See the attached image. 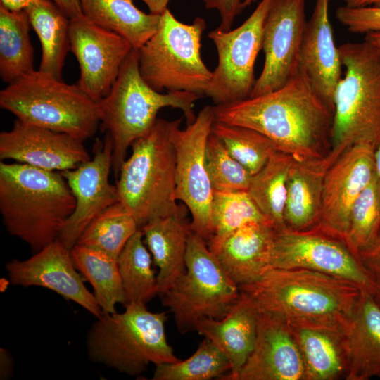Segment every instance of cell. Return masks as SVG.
<instances>
[{"mask_svg": "<svg viewBox=\"0 0 380 380\" xmlns=\"http://www.w3.org/2000/svg\"><path fill=\"white\" fill-rule=\"evenodd\" d=\"M70 51L80 67L79 87L94 101L106 96L133 49L120 34L97 25L83 14L70 19Z\"/></svg>", "mask_w": 380, "mask_h": 380, "instance_id": "obj_15", "label": "cell"}, {"mask_svg": "<svg viewBox=\"0 0 380 380\" xmlns=\"http://www.w3.org/2000/svg\"><path fill=\"white\" fill-rule=\"evenodd\" d=\"M293 157L277 151L264 167L253 175L247 190L262 213L276 228L284 224L287 179Z\"/></svg>", "mask_w": 380, "mask_h": 380, "instance_id": "obj_32", "label": "cell"}, {"mask_svg": "<svg viewBox=\"0 0 380 380\" xmlns=\"http://www.w3.org/2000/svg\"><path fill=\"white\" fill-rule=\"evenodd\" d=\"M5 267L13 285L45 288L78 304L96 318L103 315L94 293L87 289L74 265L70 249L58 239L29 258L13 259Z\"/></svg>", "mask_w": 380, "mask_h": 380, "instance_id": "obj_18", "label": "cell"}, {"mask_svg": "<svg viewBox=\"0 0 380 380\" xmlns=\"http://www.w3.org/2000/svg\"><path fill=\"white\" fill-rule=\"evenodd\" d=\"M208 9L218 11L221 22L217 29L229 31L236 17L243 9L241 0H201Z\"/></svg>", "mask_w": 380, "mask_h": 380, "instance_id": "obj_41", "label": "cell"}, {"mask_svg": "<svg viewBox=\"0 0 380 380\" xmlns=\"http://www.w3.org/2000/svg\"><path fill=\"white\" fill-rule=\"evenodd\" d=\"M360 260L380 289V234L374 245L360 255Z\"/></svg>", "mask_w": 380, "mask_h": 380, "instance_id": "obj_42", "label": "cell"}, {"mask_svg": "<svg viewBox=\"0 0 380 380\" xmlns=\"http://www.w3.org/2000/svg\"><path fill=\"white\" fill-rule=\"evenodd\" d=\"M275 226L251 222L207 243L229 278L239 286L258 279L271 267Z\"/></svg>", "mask_w": 380, "mask_h": 380, "instance_id": "obj_22", "label": "cell"}, {"mask_svg": "<svg viewBox=\"0 0 380 380\" xmlns=\"http://www.w3.org/2000/svg\"><path fill=\"white\" fill-rule=\"evenodd\" d=\"M124 306V312L103 314L89 328L86 344L92 362L139 376L150 363L180 360L167 340L166 312H152L143 303Z\"/></svg>", "mask_w": 380, "mask_h": 380, "instance_id": "obj_7", "label": "cell"}, {"mask_svg": "<svg viewBox=\"0 0 380 380\" xmlns=\"http://www.w3.org/2000/svg\"><path fill=\"white\" fill-rule=\"evenodd\" d=\"M70 18L83 15L80 0H51Z\"/></svg>", "mask_w": 380, "mask_h": 380, "instance_id": "obj_43", "label": "cell"}, {"mask_svg": "<svg viewBox=\"0 0 380 380\" xmlns=\"http://www.w3.org/2000/svg\"><path fill=\"white\" fill-rule=\"evenodd\" d=\"M125 293L124 305L146 304L158 295L157 276L152 269L151 253L139 229L129 239L118 258Z\"/></svg>", "mask_w": 380, "mask_h": 380, "instance_id": "obj_33", "label": "cell"}, {"mask_svg": "<svg viewBox=\"0 0 380 380\" xmlns=\"http://www.w3.org/2000/svg\"><path fill=\"white\" fill-rule=\"evenodd\" d=\"M272 0H260L250 16L229 31L217 28L208 34L215 45L218 62L205 96L215 105L250 97L256 80L254 65L262 49L264 21Z\"/></svg>", "mask_w": 380, "mask_h": 380, "instance_id": "obj_13", "label": "cell"}, {"mask_svg": "<svg viewBox=\"0 0 380 380\" xmlns=\"http://www.w3.org/2000/svg\"><path fill=\"white\" fill-rule=\"evenodd\" d=\"M329 0H316L307 21L298 59V70L334 111L335 91L341 76V60L329 17Z\"/></svg>", "mask_w": 380, "mask_h": 380, "instance_id": "obj_21", "label": "cell"}, {"mask_svg": "<svg viewBox=\"0 0 380 380\" xmlns=\"http://www.w3.org/2000/svg\"><path fill=\"white\" fill-rule=\"evenodd\" d=\"M374 149L369 144L354 145L328 168L323 184L320 219L315 229L344 240L352 206L376 175Z\"/></svg>", "mask_w": 380, "mask_h": 380, "instance_id": "obj_16", "label": "cell"}, {"mask_svg": "<svg viewBox=\"0 0 380 380\" xmlns=\"http://www.w3.org/2000/svg\"><path fill=\"white\" fill-rule=\"evenodd\" d=\"M32 0H0V6L11 11H23Z\"/></svg>", "mask_w": 380, "mask_h": 380, "instance_id": "obj_46", "label": "cell"}, {"mask_svg": "<svg viewBox=\"0 0 380 380\" xmlns=\"http://www.w3.org/2000/svg\"><path fill=\"white\" fill-rule=\"evenodd\" d=\"M75 207L61 172L0 163V214L9 234L33 253L57 240Z\"/></svg>", "mask_w": 380, "mask_h": 380, "instance_id": "obj_2", "label": "cell"}, {"mask_svg": "<svg viewBox=\"0 0 380 380\" xmlns=\"http://www.w3.org/2000/svg\"><path fill=\"white\" fill-rule=\"evenodd\" d=\"M271 267L305 269L349 281L375 296L380 289L346 243L315 229L276 228Z\"/></svg>", "mask_w": 380, "mask_h": 380, "instance_id": "obj_12", "label": "cell"}, {"mask_svg": "<svg viewBox=\"0 0 380 380\" xmlns=\"http://www.w3.org/2000/svg\"><path fill=\"white\" fill-rule=\"evenodd\" d=\"M374 299L378 305L380 307V291L374 296Z\"/></svg>", "mask_w": 380, "mask_h": 380, "instance_id": "obj_51", "label": "cell"}, {"mask_svg": "<svg viewBox=\"0 0 380 380\" xmlns=\"http://www.w3.org/2000/svg\"><path fill=\"white\" fill-rule=\"evenodd\" d=\"M203 97L184 91L163 94L151 87L140 74L138 50L133 49L108 94L97 102L100 130L109 134L113 141V170L116 178L128 149L151 128L161 108L180 109L189 125L196 118L194 103Z\"/></svg>", "mask_w": 380, "mask_h": 380, "instance_id": "obj_4", "label": "cell"}, {"mask_svg": "<svg viewBox=\"0 0 380 380\" xmlns=\"http://www.w3.org/2000/svg\"><path fill=\"white\" fill-rule=\"evenodd\" d=\"M286 321L303 358L305 380L346 379L348 356L340 327L301 319Z\"/></svg>", "mask_w": 380, "mask_h": 380, "instance_id": "obj_23", "label": "cell"}, {"mask_svg": "<svg viewBox=\"0 0 380 380\" xmlns=\"http://www.w3.org/2000/svg\"><path fill=\"white\" fill-rule=\"evenodd\" d=\"M336 18L352 33L380 32L379 6L343 5L336 8Z\"/></svg>", "mask_w": 380, "mask_h": 380, "instance_id": "obj_40", "label": "cell"}, {"mask_svg": "<svg viewBox=\"0 0 380 380\" xmlns=\"http://www.w3.org/2000/svg\"><path fill=\"white\" fill-rule=\"evenodd\" d=\"M380 234V185L376 176L353 203L343 241L360 258Z\"/></svg>", "mask_w": 380, "mask_h": 380, "instance_id": "obj_35", "label": "cell"}, {"mask_svg": "<svg viewBox=\"0 0 380 380\" xmlns=\"http://www.w3.org/2000/svg\"><path fill=\"white\" fill-rule=\"evenodd\" d=\"M214 121L213 106H205L185 129H180V118L172 132L176 153L175 198L189 210L191 230L207 243L214 230L211 217L213 189L206 169L205 148Z\"/></svg>", "mask_w": 380, "mask_h": 380, "instance_id": "obj_11", "label": "cell"}, {"mask_svg": "<svg viewBox=\"0 0 380 380\" xmlns=\"http://www.w3.org/2000/svg\"><path fill=\"white\" fill-rule=\"evenodd\" d=\"M365 39L380 49V32L367 33Z\"/></svg>", "mask_w": 380, "mask_h": 380, "instance_id": "obj_49", "label": "cell"}, {"mask_svg": "<svg viewBox=\"0 0 380 380\" xmlns=\"http://www.w3.org/2000/svg\"><path fill=\"white\" fill-rule=\"evenodd\" d=\"M134 216L118 201L98 215L84 229L76 244L104 252L118 258L139 229Z\"/></svg>", "mask_w": 380, "mask_h": 380, "instance_id": "obj_34", "label": "cell"}, {"mask_svg": "<svg viewBox=\"0 0 380 380\" xmlns=\"http://www.w3.org/2000/svg\"><path fill=\"white\" fill-rule=\"evenodd\" d=\"M342 331L348 356L346 380L380 378V307L374 296L360 291Z\"/></svg>", "mask_w": 380, "mask_h": 380, "instance_id": "obj_25", "label": "cell"}, {"mask_svg": "<svg viewBox=\"0 0 380 380\" xmlns=\"http://www.w3.org/2000/svg\"><path fill=\"white\" fill-rule=\"evenodd\" d=\"M140 229L153 260L158 267L157 284L160 296L186 270L190 223L182 212L153 220Z\"/></svg>", "mask_w": 380, "mask_h": 380, "instance_id": "obj_27", "label": "cell"}, {"mask_svg": "<svg viewBox=\"0 0 380 380\" xmlns=\"http://www.w3.org/2000/svg\"><path fill=\"white\" fill-rule=\"evenodd\" d=\"M257 1L258 0H244L242 4L243 8H245L246 6H250L251 4Z\"/></svg>", "mask_w": 380, "mask_h": 380, "instance_id": "obj_50", "label": "cell"}, {"mask_svg": "<svg viewBox=\"0 0 380 380\" xmlns=\"http://www.w3.org/2000/svg\"><path fill=\"white\" fill-rule=\"evenodd\" d=\"M0 106L22 122L82 141L99 128L98 103L76 84L34 70L0 91Z\"/></svg>", "mask_w": 380, "mask_h": 380, "instance_id": "obj_8", "label": "cell"}, {"mask_svg": "<svg viewBox=\"0 0 380 380\" xmlns=\"http://www.w3.org/2000/svg\"><path fill=\"white\" fill-rule=\"evenodd\" d=\"M338 50L346 70L334 94L328 152L334 162L354 145L380 142V49L365 39Z\"/></svg>", "mask_w": 380, "mask_h": 380, "instance_id": "obj_6", "label": "cell"}, {"mask_svg": "<svg viewBox=\"0 0 380 380\" xmlns=\"http://www.w3.org/2000/svg\"><path fill=\"white\" fill-rule=\"evenodd\" d=\"M211 217L213 238L223 236L251 222L270 221L247 191L213 190Z\"/></svg>", "mask_w": 380, "mask_h": 380, "instance_id": "obj_38", "label": "cell"}, {"mask_svg": "<svg viewBox=\"0 0 380 380\" xmlns=\"http://www.w3.org/2000/svg\"><path fill=\"white\" fill-rule=\"evenodd\" d=\"M260 312L340 327L348 322L360 291L355 284L305 269L270 267L239 286Z\"/></svg>", "mask_w": 380, "mask_h": 380, "instance_id": "obj_3", "label": "cell"}, {"mask_svg": "<svg viewBox=\"0 0 380 380\" xmlns=\"http://www.w3.org/2000/svg\"><path fill=\"white\" fill-rule=\"evenodd\" d=\"M345 3V5L358 7L374 6L380 7V0H341Z\"/></svg>", "mask_w": 380, "mask_h": 380, "instance_id": "obj_47", "label": "cell"}, {"mask_svg": "<svg viewBox=\"0 0 380 380\" xmlns=\"http://www.w3.org/2000/svg\"><path fill=\"white\" fill-rule=\"evenodd\" d=\"M0 158L63 172L75 169L91 158L84 141L16 119L10 130L0 133Z\"/></svg>", "mask_w": 380, "mask_h": 380, "instance_id": "obj_19", "label": "cell"}, {"mask_svg": "<svg viewBox=\"0 0 380 380\" xmlns=\"http://www.w3.org/2000/svg\"><path fill=\"white\" fill-rule=\"evenodd\" d=\"M205 28L201 17L186 24L166 9L157 31L138 49L139 69L145 82L159 92L184 91L204 96L212 76L201 56Z\"/></svg>", "mask_w": 380, "mask_h": 380, "instance_id": "obj_9", "label": "cell"}, {"mask_svg": "<svg viewBox=\"0 0 380 380\" xmlns=\"http://www.w3.org/2000/svg\"><path fill=\"white\" fill-rule=\"evenodd\" d=\"M306 23L305 0H272L263 25L265 63L250 97L282 87L296 72Z\"/></svg>", "mask_w": 380, "mask_h": 380, "instance_id": "obj_14", "label": "cell"}, {"mask_svg": "<svg viewBox=\"0 0 380 380\" xmlns=\"http://www.w3.org/2000/svg\"><path fill=\"white\" fill-rule=\"evenodd\" d=\"M106 134L103 141L96 140L92 158L75 169L61 172L75 201V210L58 239L69 249L98 215L120 201L116 184L109 181L113 148L110 134Z\"/></svg>", "mask_w": 380, "mask_h": 380, "instance_id": "obj_17", "label": "cell"}, {"mask_svg": "<svg viewBox=\"0 0 380 380\" xmlns=\"http://www.w3.org/2000/svg\"><path fill=\"white\" fill-rule=\"evenodd\" d=\"M179 119L157 118L151 128L131 145L116 186L120 201L139 228L148 222L183 212L177 204L176 153L172 132Z\"/></svg>", "mask_w": 380, "mask_h": 380, "instance_id": "obj_5", "label": "cell"}, {"mask_svg": "<svg viewBox=\"0 0 380 380\" xmlns=\"http://www.w3.org/2000/svg\"><path fill=\"white\" fill-rule=\"evenodd\" d=\"M333 163L327 153L322 158H293L287 179L284 224L291 229L307 231L319 224L324 179Z\"/></svg>", "mask_w": 380, "mask_h": 380, "instance_id": "obj_26", "label": "cell"}, {"mask_svg": "<svg viewBox=\"0 0 380 380\" xmlns=\"http://www.w3.org/2000/svg\"><path fill=\"white\" fill-rule=\"evenodd\" d=\"M13 369V360L8 350H0V379H7L11 376Z\"/></svg>", "mask_w": 380, "mask_h": 380, "instance_id": "obj_44", "label": "cell"}, {"mask_svg": "<svg viewBox=\"0 0 380 380\" xmlns=\"http://www.w3.org/2000/svg\"><path fill=\"white\" fill-rule=\"evenodd\" d=\"M211 132L253 175L259 172L277 151L269 138L248 127L215 120Z\"/></svg>", "mask_w": 380, "mask_h": 380, "instance_id": "obj_36", "label": "cell"}, {"mask_svg": "<svg viewBox=\"0 0 380 380\" xmlns=\"http://www.w3.org/2000/svg\"><path fill=\"white\" fill-rule=\"evenodd\" d=\"M24 11L41 44L39 70L62 80L65 58L70 51V18L51 0H32Z\"/></svg>", "mask_w": 380, "mask_h": 380, "instance_id": "obj_29", "label": "cell"}, {"mask_svg": "<svg viewBox=\"0 0 380 380\" xmlns=\"http://www.w3.org/2000/svg\"><path fill=\"white\" fill-rule=\"evenodd\" d=\"M205 165L213 190L247 191L252 177L212 132L205 148Z\"/></svg>", "mask_w": 380, "mask_h": 380, "instance_id": "obj_39", "label": "cell"}, {"mask_svg": "<svg viewBox=\"0 0 380 380\" xmlns=\"http://www.w3.org/2000/svg\"><path fill=\"white\" fill-rule=\"evenodd\" d=\"M70 255L77 271L92 286L103 314L116 312V305L125 302L118 258L78 244L70 249Z\"/></svg>", "mask_w": 380, "mask_h": 380, "instance_id": "obj_30", "label": "cell"}, {"mask_svg": "<svg viewBox=\"0 0 380 380\" xmlns=\"http://www.w3.org/2000/svg\"><path fill=\"white\" fill-rule=\"evenodd\" d=\"M375 173L380 185V142L374 149Z\"/></svg>", "mask_w": 380, "mask_h": 380, "instance_id": "obj_48", "label": "cell"}, {"mask_svg": "<svg viewBox=\"0 0 380 380\" xmlns=\"http://www.w3.org/2000/svg\"><path fill=\"white\" fill-rule=\"evenodd\" d=\"M305 379L303 358L286 319L259 312L253 349L236 380Z\"/></svg>", "mask_w": 380, "mask_h": 380, "instance_id": "obj_20", "label": "cell"}, {"mask_svg": "<svg viewBox=\"0 0 380 380\" xmlns=\"http://www.w3.org/2000/svg\"><path fill=\"white\" fill-rule=\"evenodd\" d=\"M240 293L239 300L223 318H204L196 326V331L215 343L230 362V372L221 380H236L255 341L259 312L251 299Z\"/></svg>", "mask_w": 380, "mask_h": 380, "instance_id": "obj_24", "label": "cell"}, {"mask_svg": "<svg viewBox=\"0 0 380 380\" xmlns=\"http://www.w3.org/2000/svg\"><path fill=\"white\" fill-rule=\"evenodd\" d=\"M230 370V362L224 353L212 341L204 338L189 358L156 365L152 379H219Z\"/></svg>", "mask_w": 380, "mask_h": 380, "instance_id": "obj_37", "label": "cell"}, {"mask_svg": "<svg viewBox=\"0 0 380 380\" xmlns=\"http://www.w3.org/2000/svg\"><path fill=\"white\" fill-rule=\"evenodd\" d=\"M213 110L215 120L256 130L296 159L322 158L331 149L334 111L298 68L279 89Z\"/></svg>", "mask_w": 380, "mask_h": 380, "instance_id": "obj_1", "label": "cell"}, {"mask_svg": "<svg viewBox=\"0 0 380 380\" xmlns=\"http://www.w3.org/2000/svg\"><path fill=\"white\" fill-rule=\"evenodd\" d=\"M148 6L150 13L161 15L166 9L170 0H141Z\"/></svg>", "mask_w": 380, "mask_h": 380, "instance_id": "obj_45", "label": "cell"}, {"mask_svg": "<svg viewBox=\"0 0 380 380\" xmlns=\"http://www.w3.org/2000/svg\"><path fill=\"white\" fill-rule=\"evenodd\" d=\"M30 27L24 10L11 11L0 6V76L6 83L35 70Z\"/></svg>", "mask_w": 380, "mask_h": 380, "instance_id": "obj_31", "label": "cell"}, {"mask_svg": "<svg viewBox=\"0 0 380 380\" xmlns=\"http://www.w3.org/2000/svg\"><path fill=\"white\" fill-rule=\"evenodd\" d=\"M186 270L161 295L173 314L180 334L196 331L204 318L220 319L239 300V286L227 275L207 242L191 230L185 258Z\"/></svg>", "mask_w": 380, "mask_h": 380, "instance_id": "obj_10", "label": "cell"}, {"mask_svg": "<svg viewBox=\"0 0 380 380\" xmlns=\"http://www.w3.org/2000/svg\"><path fill=\"white\" fill-rule=\"evenodd\" d=\"M82 11L89 20L125 39L139 49L157 31L161 15L146 13L133 0H80Z\"/></svg>", "mask_w": 380, "mask_h": 380, "instance_id": "obj_28", "label": "cell"}]
</instances>
